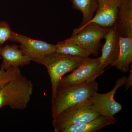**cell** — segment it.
Wrapping results in <instances>:
<instances>
[{"instance_id": "1", "label": "cell", "mask_w": 132, "mask_h": 132, "mask_svg": "<svg viewBox=\"0 0 132 132\" xmlns=\"http://www.w3.org/2000/svg\"><path fill=\"white\" fill-rule=\"evenodd\" d=\"M98 90V83L93 79L78 85L59 86L52 99V118L67 109L88 100Z\"/></svg>"}, {"instance_id": "2", "label": "cell", "mask_w": 132, "mask_h": 132, "mask_svg": "<svg viewBox=\"0 0 132 132\" xmlns=\"http://www.w3.org/2000/svg\"><path fill=\"white\" fill-rule=\"evenodd\" d=\"M33 91L32 81L20 75L0 89V109L7 106L13 109H26Z\"/></svg>"}, {"instance_id": "3", "label": "cell", "mask_w": 132, "mask_h": 132, "mask_svg": "<svg viewBox=\"0 0 132 132\" xmlns=\"http://www.w3.org/2000/svg\"><path fill=\"white\" fill-rule=\"evenodd\" d=\"M84 59L55 52L38 62V64L46 68L49 74L52 84V99L54 97L62 77L65 74L77 68Z\"/></svg>"}, {"instance_id": "4", "label": "cell", "mask_w": 132, "mask_h": 132, "mask_svg": "<svg viewBox=\"0 0 132 132\" xmlns=\"http://www.w3.org/2000/svg\"><path fill=\"white\" fill-rule=\"evenodd\" d=\"M109 28L90 22L82 27L74 29L71 37L66 40L87 48L92 55L97 56L103 46L101 40Z\"/></svg>"}, {"instance_id": "5", "label": "cell", "mask_w": 132, "mask_h": 132, "mask_svg": "<svg viewBox=\"0 0 132 132\" xmlns=\"http://www.w3.org/2000/svg\"><path fill=\"white\" fill-rule=\"evenodd\" d=\"M100 116L92 109L88 100L67 109L53 118L52 125L54 131L59 132L65 127L88 122Z\"/></svg>"}, {"instance_id": "6", "label": "cell", "mask_w": 132, "mask_h": 132, "mask_svg": "<svg viewBox=\"0 0 132 132\" xmlns=\"http://www.w3.org/2000/svg\"><path fill=\"white\" fill-rule=\"evenodd\" d=\"M126 76H123L116 80L113 88L105 94L94 93L88 100L91 108L102 116L111 119H115L114 116L122 109V106L115 101L114 94L118 88L125 85Z\"/></svg>"}, {"instance_id": "7", "label": "cell", "mask_w": 132, "mask_h": 132, "mask_svg": "<svg viewBox=\"0 0 132 132\" xmlns=\"http://www.w3.org/2000/svg\"><path fill=\"white\" fill-rule=\"evenodd\" d=\"M100 64V57L85 58L71 74L62 77L59 86L78 85L93 79H96L99 76L97 72Z\"/></svg>"}, {"instance_id": "8", "label": "cell", "mask_w": 132, "mask_h": 132, "mask_svg": "<svg viewBox=\"0 0 132 132\" xmlns=\"http://www.w3.org/2000/svg\"><path fill=\"white\" fill-rule=\"evenodd\" d=\"M16 42L19 43L20 49L24 55L38 63L44 57L56 52V45L33 39L14 32Z\"/></svg>"}, {"instance_id": "9", "label": "cell", "mask_w": 132, "mask_h": 132, "mask_svg": "<svg viewBox=\"0 0 132 132\" xmlns=\"http://www.w3.org/2000/svg\"><path fill=\"white\" fill-rule=\"evenodd\" d=\"M119 36L114 26L110 27L104 35L105 39L102 46V54L100 57V64L97 74L100 76L109 66H113L118 60L120 52Z\"/></svg>"}, {"instance_id": "10", "label": "cell", "mask_w": 132, "mask_h": 132, "mask_svg": "<svg viewBox=\"0 0 132 132\" xmlns=\"http://www.w3.org/2000/svg\"><path fill=\"white\" fill-rule=\"evenodd\" d=\"M121 1L98 0L96 14L88 24L94 22L107 27L113 26L115 23L117 12Z\"/></svg>"}, {"instance_id": "11", "label": "cell", "mask_w": 132, "mask_h": 132, "mask_svg": "<svg viewBox=\"0 0 132 132\" xmlns=\"http://www.w3.org/2000/svg\"><path fill=\"white\" fill-rule=\"evenodd\" d=\"M113 26L120 36L132 37V0H121Z\"/></svg>"}, {"instance_id": "12", "label": "cell", "mask_w": 132, "mask_h": 132, "mask_svg": "<svg viewBox=\"0 0 132 132\" xmlns=\"http://www.w3.org/2000/svg\"><path fill=\"white\" fill-rule=\"evenodd\" d=\"M0 56L3 59L1 68L6 70L11 67H24L32 60L25 56L16 45H3L0 47Z\"/></svg>"}, {"instance_id": "13", "label": "cell", "mask_w": 132, "mask_h": 132, "mask_svg": "<svg viewBox=\"0 0 132 132\" xmlns=\"http://www.w3.org/2000/svg\"><path fill=\"white\" fill-rule=\"evenodd\" d=\"M116 122V119H111L101 115L88 122L65 127L59 132H95L109 125L115 124Z\"/></svg>"}, {"instance_id": "14", "label": "cell", "mask_w": 132, "mask_h": 132, "mask_svg": "<svg viewBox=\"0 0 132 132\" xmlns=\"http://www.w3.org/2000/svg\"><path fill=\"white\" fill-rule=\"evenodd\" d=\"M119 57L113 66L123 73H127L132 62V37L119 36Z\"/></svg>"}, {"instance_id": "15", "label": "cell", "mask_w": 132, "mask_h": 132, "mask_svg": "<svg viewBox=\"0 0 132 132\" xmlns=\"http://www.w3.org/2000/svg\"><path fill=\"white\" fill-rule=\"evenodd\" d=\"M73 9L82 13V21L79 27H84L89 23L97 11L98 0H70Z\"/></svg>"}, {"instance_id": "16", "label": "cell", "mask_w": 132, "mask_h": 132, "mask_svg": "<svg viewBox=\"0 0 132 132\" xmlns=\"http://www.w3.org/2000/svg\"><path fill=\"white\" fill-rule=\"evenodd\" d=\"M56 52L80 58H87L92 55L88 50L67 40L60 42L56 45Z\"/></svg>"}, {"instance_id": "17", "label": "cell", "mask_w": 132, "mask_h": 132, "mask_svg": "<svg viewBox=\"0 0 132 132\" xmlns=\"http://www.w3.org/2000/svg\"><path fill=\"white\" fill-rule=\"evenodd\" d=\"M21 74L18 67H11L5 70L0 69V89L6 84Z\"/></svg>"}, {"instance_id": "18", "label": "cell", "mask_w": 132, "mask_h": 132, "mask_svg": "<svg viewBox=\"0 0 132 132\" xmlns=\"http://www.w3.org/2000/svg\"><path fill=\"white\" fill-rule=\"evenodd\" d=\"M14 33L6 22L0 21V47L7 41L16 42Z\"/></svg>"}, {"instance_id": "19", "label": "cell", "mask_w": 132, "mask_h": 132, "mask_svg": "<svg viewBox=\"0 0 132 132\" xmlns=\"http://www.w3.org/2000/svg\"><path fill=\"white\" fill-rule=\"evenodd\" d=\"M131 65V70L130 71V75L126 79V82H125V91L128 90V89L132 86V64Z\"/></svg>"}]
</instances>
